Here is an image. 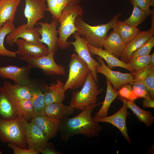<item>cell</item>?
<instances>
[{
  "label": "cell",
  "mask_w": 154,
  "mask_h": 154,
  "mask_svg": "<svg viewBox=\"0 0 154 154\" xmlns=\"http://www.w3.org/2000/svg\"><path fill=\"white\" fill-rule=\"evenodd\" d=\"M102 103L88 107L74 117H66L60 120L58 132L61 139L67 141L72 137L80 134L86 137L98 136L102 127L93 121L91 114L94 108Z\"/></svg>",
  "instance_id": "1"
},
{
  "label": "cell",
  "mask_w": 154,
  "mask_h": 154,
  "mask_svg": "<svg viewBox=\"0 0 154 154\" xmlns=\"http://www.w3.org/2000/svg\"><path fill=\"white\" fill-rule=\"evenodd\" d=\"M121 14V12L118 13L106 23L94 26L89 25L83 20L82 16H78L75 20V25L77 29L76 32L88 44L102 48L108 31L112 28Z\"/></svg>",
  "instance_id": "2"
},
{
  "label": "cell",
  "mask_w": 154,
  "mask_h": 154,
  "mask_svg": "<svg viewBox=\"0 0 154 154\" xmlns=\"http://www.w3.org/2000/svg\"><path fill=\"white\" fill-rule=\"evenodd\" d=\"M84 11L79 4L67 5L63 10L58 19L60 26L58 30L59 35L58 47L62 49H67L70 42L67 41L69 37L76 32L77 29L75 25V20L78 16H82Z\"/></svg>",
  "instance_id": "3"
},
{
  "label": "cell",
  "mask_w": 154,
  "mask_h": 154,
  "mask_svg": "<svg viewBox=\"0 0 154 154\" xmlns=\"http://www.w3.org/2000/svg\"><path fill=\"white\" fill-rule=\"evenodd\" d=\"M28 120L18 117L10 120L0 119V141L15 144L19 147L27 149L25 131Z\"/></svg>",
  "instance_id": "4"
},
{
  "label": "cell",
  "mask_w": 154,
  "mask_h": 154,
  "mask_svg": "<svg viewBox=\"0 0 154 154\" xmlns=\"http://www.w3.org/2000/svg\"><path fill=\"white\" fill-rule=\"evenodd\" d=\"M101 92L90 72L81 89L73 92L69 105L75 109L82 111L88 107L96 105L98 104L97 96Z\"/></svg>",
  "instance_id": "5"
},
{
  "label": "cell",
  "mask_w": 154,
  "mask_h": 154,
  "mask_svg": "<svg viewBox=\"0 0 154 154\" xmlns=\"http://www.w3.org/2000/svg\"><path fill=\"white\" fill-rule=\"evenodd\" d=\"M69 66L68 78L63 86L65 92L83 86L91 72L87 64L76 53L72 55Z\"/></svg>",
  "instance_id": "6"
},
{
  "label": "cell",
  "mask_w": 154,
  "mask_h": 154,
  "mask_svg": "<svg viewBox=\"0 0 154 154\" xmlns=\"http://www.w3.org/2000/svg\"><path fill=\"white\" fill-rule=\"evenodd\" d=\"M53 53L40 57L31 58L20 57L19 59L25 61L32 68L35 67L42 69L46 75L56 74L64 75L66 72L62 65L57 64L55 61Z\"/></svg>",
  "instance_id": "7"
},
{
  "label": "cell",
  "mask_w": 154,
  "mask_h": 154,
  "mask_svg": "<svg viewBox=\"0 0 154 154\" xmlns=\"http://www.w3.org/2000/svg\"><path fill=\"white\" fill-rule=\"evenodd\" d=\"M59 22L58 19H53L50 23L39 22L38 32L41 36L39 39L40 43H44L48 47V53L55 54L58 47V38L57 27Z\"/></svg>",
  "instance_id": "8"
},
{
  "label": "cell",
  "mask_w": 154,
  "mask_h": 154,
  "mask_svg": "<svg viewBox=\"0 0 154 154\" xmlns=\"http://www.w3.org/2000/svg\"><path fill=\"white\" fill-rule=\"evenodd\" d=\"M122 100L123 103V105L118 111L114 114L103 118L98 117L94 116L92 117V118L95 122L108 123L116 127L120 131L125 140L131 145L126 124L127 117L130 114L127 110L128 108L127 105V100L122 98Z\"/></svg>",
  "instance_id": "9"
},
{
  "label": "cell",
  "mask_w": 154,
  "mask_h": 154,
  "mask_svg": "<svg viewBox=\"0 0 154 154\" xmlns=\"http://www.w3.org/2000/svg\"><path fill=\"white\" fill-rule=\"evenodd\" d=\"M96 58L101 64V65L96 68V73H100L105 76L106 78L112 84L115 90H118L121 86L126 84H133L134 80L132 73H123L113 70L106 64L102 58L97 56Z\"/></svg>",
  "instance_id": "10"
},
{
  "label": "cell",
  "mask_w": 154,
  "mask_h": 154,
  "mask_svg": "<svg viewBox=\"0 0 154 154\" xmlns=\"http://www.w3.org/2000/svg\"><path fill=\"white\" fill-rule=\"evenodd\" d=\"M25 139L28 149L40 152L47 145L49 139L38 126L31 121L26 126Z\"/></svg>",
  "instance_id": "11"
},
{
  "label": "cell",
  "mask_w": 154,
  "mask_h": 154,
  "mask_svg": "<svg viewBox=\"0 0 154 154\" xmlns=\"http://www.w3.org/2000/svg\"><path fill=\"white\" fill-rule=\"evenodd\" d=\"M73 35L75 40L70 42V44L74 46V51L87 64L94 80L98 83L99 80L96 68L101 65V64L92 57L88 48L87 42L83 39L76 32L74 33Z\"/></svg>",
  "instance_id": "12"
},
{
  "label": "cell",
  "mask_w": 154,
  "mask_h": 154,
  "mask_svg": "<svg viewBox=\"0 0 154 154\" xmlns=\"http://www.w3.org/2000/svg\"><path fill=\"white\" fill-rule=\"evenodd\" d=\"M25 6L24 13L27 20L28 28L34 27L38 22L44 18L47 6L44 0H25Z\"/></svg>",
  "instance_id": "13"
},
{
  "label": "cell",
  "mask_w": 154,
  "mask_h": 154,
  "mask_svg": "<svg viewBox=\"0 0 154 154\" xmlns=\"http://www.w3.org/2000/svg\"><path fill=\"white\" fill-rule=\"evenodd\" d=\"M32 68L29 65L22 67L14 65L0 66V77L12 80L21 86L30 85L29 75Z\"/></svg>",
  "instance_id": "14"
},
{
  "label": "cell",
  "mask_w": 154,
  "mask_h": 154,
  "mask_svg": "<svg viewBox=\"0 0 154 154\" xmlns=\"http://www.w3.org/2000/svg\"><path fill=\"white\" fill-rule=\"evenodd\" d=\"M38 28L39 27L30 29L27 28L26 23L21 24L7 35V42L13 46L18 39L21 38L33 44H40V35L38 32Z\"/></svg>",
  "instance_id": "15"
},
{
  "label": "cell",
  "mask_w": 154,
  "mask_h": 154,
  "mask_svg": "<svg viewBox=\"0 0 154 154\" xmlns=\"http://www.w3.org/2000/svg\"><path fill=\"white\" fill-rule=\"evenodd\" d=\"M15 43L18 47L16 54L20 57L36 58L48 53L47 46L43 43L35 44L20 38L17 40Z\"/></svg>",
  "instance_id": "16"
},
{
  "label": "cell",
  "mask_w": 154,
  "mask_h": 154,
  "mask_svg": "<svg viewBox=\"0 0 154 154\" xmlns=\"http://www.w3.org/2000/svg\"><path fill=\"white\" fill-rule=\"evenodd\" d=\"M154 29L151 28L147 31H140L135 37L126 43L125 48L120 56V60L127 63L131 58L134 51L139 48L147 40L153 37Z\"/></svg>",
  "instance_id": "17"
},
{
  "label": "cell",
  "mask_w": 154,
  "mask_h": 154,
  "mask_svg": "<svg viewBox=\"0 0 154 154\" xmlns=\"http://www.w3.org/2000/svg\"><path fill=\"white\" fill-rule=\"evenodd\" d=\"M18 117L15 100L2 86L0 87V119L10 120Z\"/></svg>",
  "instance_id": "18"
},
{
  "label": "cell",
  "mask_w": 154,
  "mask_h": 154,
  "mask_svg": "<svg viewBox=\"0 0 154 154\" xmlns=\"http://www.w3.org/2000/svg\"><path fill=\"white\" fill-rule=\"evenodd\" d=\"M60 121V120L49 117L45 114L35 116L31 121L38 126L49 139L57 134Z\"/></svg>",
  "instance_id": "19"
},
{
  "label": "cell",
  "mask_w": 154,
  "mask_h": 154,
  "mask_svg": "<svg viewBox=\"0 0 154 154\" xmlns=\"http://www.w3.org/2000/svg\"><path fill=\"white\" fill-rule=\"evenodd\" d=\"M88 47L91 55H97L104 59L110 69H112L114 67H117L127 69L131 73L135 72L128 63L121 61L107 51L95 47L88 44Z\"/></svg>",
  "instance_id": "20"
},
{
  "label": "cell",
  "mask_w": 154,
  "mask_h": 154,
  "mask_svg": "<svg viewBox=\"0 0 154 154\" xmlns=\"http://www.w3.org/2000/svg\"><path fill=\"white\" fill-rule=\"evenodd\" d=\"M64 83L59 79L56 83L51 84L45 88V105L53 103H62L65 98L63 86Z\"/></svg>",
  "instance_id": "21"
},
{
  "label": "cell",
  "mask_w": 154,
  "mask_h": 154,
  "mask_svg": "<svg viewBox=\"0 0 154 154\" xmlns=\"http://www.w3.org/2000/svg\"><path fill=\"white\" fill-rule=\"evenodd\" d=\"M2 87L16 101L23 100H31L33 96L32 86L30 85L21 86L13 84L5 81Z\"/></svg>",
  "instance_id": "22"
},
{
  "label": "cell",
  "mask_w": 154,
  "mask_h": 154,
  "mask_svg": "<svg viewBox=\"0 0 154 154\" xmlns=\"http://www.w3.org/2000/svg\"><path fill=\"white\" fill-rule=\"evenodd\" d=\"M74 110L70 105H65L62 103H53L45 105L44 112L47 116L60 120L73 114Z\"/></svg>",
  "instance_id": "23"
},
{
  "label": "cell",
  "mask_w": 154,
  "mask_h": 154,
  "mask_svg": "<svg viewBox=\"0 0 154 154\" xmlns=\"http://www.w3.org/2000/svg\"><path fill=\"white\" fill-rule=\"evenodd\" d=\"M126 43L117 33L113 31L106 38L103 47L117 58L120 57Z\"/></svg>",
  "instance_id": "24"
},
{
  "label": "cell",
  "mask_w": 154,
  "mask_h": 154,
  "mask_svg": "<svg viewBox=\"0 0 154 154\" xmlns=\"http://www.w3.org/2000/svg\"><path fill=\"white\" fill-rule=\"evenodd\" d=\"M21 0H8L0 7V29L7 21L13 23Z\"/></svg>",
  "instance_id": "25"
},
{
  "label": "cell",
  "mask_w": 154,
  "mask_h": 154,
  "mask_svg": "<svg viewBox=\"0 0 154 154\" xmlns=\"http://www.w3.org/2000/svg\"><path fill=\"white\" fill-rule=\"evenodd\" d=\"M112 28L113 31L118 33L125 43L134 38L140 31L137 27L131 26L118 19Z\"/></svg>",
  "instance_id": "26"
},
{
  "label": "cell",
  "mask_w": 154,
  "mask_h": 154,
  "mask_svg": "<svg viewBox=\"0 0 154 154\" xmlns=\"http://www.w3.org/2000/svg\"><path fill=\"white\" fill-rule=\"evenodd\" d=\"M107 90L105 98L102 105L95 116L103 118L108 116L109 109L112 102L118 95V90H115L112 86L110 82L106 78Z\"/></svg>",
  "instance_id": "27"
},
{
  "label": "cell",
  "mask_w": 154,
  "mask_h": 154,
  "mask_svg": "<svg viewBox=\"0 0 154 154\" xmlns=\"http://www.w3.org/2000/svg\"><path fill=\"white\" fill-rule=\"evenodd\" d=\"M47 3V11L51 13L53 19H58L63 10L67 5L79 4L81 0H44Z\"/></svg>",
  "instance_id": "28"
},
{
  "label": "cell",
  "mask_w": 154,
  "mask_h": 154,
  "mask_svg": "<svg viewBox=\"0 0 154 154\" xmlns=\"http://www.w3.org/2000/svg\"><path fill=\"white\" fill-rule=\"evenodd\" d=\"M127 105L135 115L139 121L145 123L147 127L151 126L154 123V117L150 111L143 110L133 101L127 100Z\"/></svg>",
  "instance_id": "29"
},
{
  "label": "cell",
  "mask_w": 154,
  "mask_h": 154,
  "mask_svg": "<svg viewBox=\"0 0 154 154\" xmlns=\"http://www.w3.org/2000/svg\"><path fill=\"white\" fill-rule=\"evenodd\" d=\"M15 28L13 23L9 20L0 29V56L17 57L16 52H12L6 48L4 45L5 37Z\"/></svg>",
  "instance_id": "30"
},
{
  "label": "cell",
  "mask_w": 154,
  "mask_h": 154,
  "mask_svg": "<svg viewBox=\"0 0 154 154\" xmlns=\"http://www.w3.org/2000/svg\"><path fill=\"white\" fill-rule=\"evenodd\" d=\"M33 96L32 98L35 116L44 114L45 90L32 87Z\"/></svg>",
  "instance_id": "31"
},
{
  "label": "cell",
  "mask_w": 154,
  "mask_h": 154,
  "mask_svg": "<svg viewBox=\"0 0 154 154\" xmlns=\"http://www.w3.org/2000/svg\"><path fill=\"white\" fill-rule=\"evenodd\" d=\"M15 102L18 117L28 120L35 116L31 100H23Z\"/></svg>",
  "instance_id": "32"
},
{
  "label": "cell",
  "mask_w": 154,
  "mask_h": 154,
  "mask_svg": "<svg viewBox=\"0 0 154 154\" xmlns=\"http://www.w3.org/2000/svg\"><path fill=\"white\" fill-rule=\"evenodd\" d=\"M133 10L130 17L123 22L127 25L134 27L137 26L145 20L148 16L145 12L134 4Z\"/></svg>",
  "instance_id": "33"
},
{
  "label": "cell",
  "mask_w": 154,
  "mask_h": 154,
  "mask_svg": "<svg viewBox=\"0 0 154 154\" xmlns=\"http://www.w3.org/2000/svg\"><path fill=\"white\" fill-rule=\"evenodd\" d=\"M150 62V54L132 57L127 63L135 71L148 66Z\"/></svg>",
  "instance_id": "34"
},
{
  "label": "cell",
  "mask_w": 154,
  "mask_h": 154,
  "mask_svg": "<svg viewBox=\"0 0 154 154\" xmlns=\"http://www.w3.org/2000/svg\"><path fill=\"white\" fill-rule=\"evenodd\" d=\"M154 46L153 36L148 39L139 48L133 52L131 55V58L150 54Z\"/></svg>",
  "instance_id": "35"
},
{
  "label": "cell",
  "mask_w": 154,
  "mask_h": 154,
  "mask_svg": "<svg viewBox=\"0 0 154 154\" xmlns=\"http://www.w3.org/2000/svg\"><path fill=\"white\" fill-rule=\"evenodd\" d=\"M118 90V95L122 98L133 101L138 98L133 90L132 86L129 84L123 85Z\"/></svg>",
  "instance_id": "36"
},
{
  "label": "cell",
  "mask_w": 154,
  "mask_h": 154,
  "mask_svg": "<svg viewBox=\"0 0 154 154\" xmlns=\"http://www.w3.org/2000/svg\"><path fill=\"white\" fill-rule=\"evenodd\" d=\"M143 84L149 92L151 98L154 99V66L150 70L148 74L145 79Z\"/></svg>",
  "instance_id": "37"
},
{
  "label": "cell",
  "mask_w": 154,
  "mask_h": 154,
  "mask_svg": "<svg viewBox=\"0 0 154 154\" xmlns=\"http://www.w3.org/2000/svg\"><path fill=\"white\" fill-rule=\"evenodd\" d=\"M130 2L144 11L148 16L151 15L150 7L154 5V2L152 0H131Z\"/></svg>",
  "instance_id": "38"
},
{
  "label": "cell",
  "mask_w": 154,
  "mask_h": 154,
  "mask_svg": "<svg viewBox=\"0 0 154 154\" xmlns=\"http://www.w3.org/2000/svg\"><path fill=\"white\" fill-rule=\"evenodd\" d=\"M8 145L13 150L14 154H38L40 153L38 151L21 148L15 144L10 142H8Z\"/></svg>",
  "instance_id": "39"
},
{
  "label": "cell",
  "mask_w": 154,
  "mask_h": 154,
  "mask_svg": "<svg viewBox=\"0 0 154 154\" xmlns=\"http://www.w3.org/2000/svg\"><path fill=\"white\" fill-rule=\"evenodd\" d=\"M42 154H61L55 149L53 145L51 143H48L47 145L40 152Z\"/></svg>",
  "instance_id": "40"
},
{
  "label": "cell",
  "mask_w": 154,
  "mask_h": 154,
  "mask_svg": "<svg viewBox=\"0 0 154 154\" xmlns=\"http://www.w3.org/2000/svg\"><path fill=\"white\" fill-rule=\"evenodd\" d=\"M142 103L143 106L144 108H154V100L150 97L144 98Z\"/></svg>",
  "instance_id": "41"
},
{
  "label": "cell",
  "mask_w": 154,
  "mask_h": 154,
  "mask_svg": "<svg viewBox=\"0 0 154 154\" xmlns=\"http://www.w3.org/2000/svg\"><path fill=\"white\" fill-rule=\"evenodd\" d=\"M149 65L154 66V52L150 55V62Z\"/></svg>",
  "instance_id": "42"
},
{
  "label": "cell",
  "mask_w": 154,
  "mask_h": 154,
  "mask_svg": "<svg viewBox=\"0 0 154 154\" xmlns=\"http://www.w3.org/2000/svg\"><path fill=\"white\" fill-rule=\"evenodd\" d=\"M8 0H0V7Z\"/></svg>",
  "instance_id": "43"
},
{
  "label": "cell",
  "mask_w": 154,
  "mask_h": 154,
  "mask_svg": "<svg viewBox=\"0 0 154 154\" xmlns=\"http://www.w3.org/2000/svg\"><path fill=\"white\" fill-rule=\"evenodd\" d=\"M2 154V152L0 150V154Z\"/></svg>",
  "instance_id": "44"
},
{
  "label": "cell",
  "mask_w": 154,
  "mask_h": 154,
  "mask_svg": "<svg viewBox=\"0 0 154 154\" xmlns=\"http://www.w3.org/2000/svg\"><path fill=\"white\" fill-rule=\"evenodd\" d=\"M152 1L154 2V0H152Z\"/></svg>",
  "instance_id": "45"
}]
</instances>
